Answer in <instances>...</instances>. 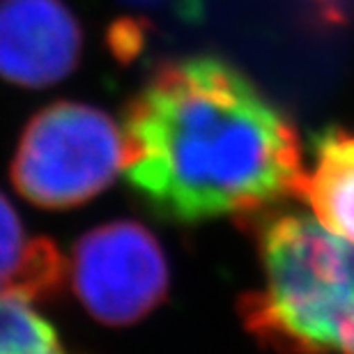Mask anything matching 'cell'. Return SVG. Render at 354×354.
<instances>
[{
	"label": "cell",
	"instance_id": "5b68a950",
	"mask_svg": "<svg viewBox=\"0 0 354 354\" xmlns=\"http://www.w3.org/2000/svg\"><path fill=\"white\" fill-rule=\"evenodd\" d=\"M83 30L65 0H0V79L48 88L79 67Z\"/></svg>",
	"mask_w": 354,
	"mask_h": 354
},
{
	"label": "cell",
	"instance_id": "8992f818",
	"mask_svg": "<svg viewBox=\"0 0 354 354\" xmlns=\"http://www.w3.org/2000/svg\"><path fill=\"white\" fill-rule=\"evenodd\" d=\"M67 276V263L46 237H30L0 191V295L41 299L55 295Z\"/></svg>",
	"mask_w": 354,
	"mask_h": 354
},
{
	"label": "cell",
	"instance_id": "277c9868",
	"mask_svg": "<svg viewBox=\"0 0 354 354\" xmlns=\"http://www.w3.org/2000/svg\"><path fill=\"white\" fill-rule=\"evenodd\" d=\"M67 274L83 308L109 327H129L166 299L168 258L159 239L136 221H111L74 244Z\"/></svg>",
	"mask_w": 354,
	"mask_h": 354
},
{
	"label": "cell",
	"instance_id": "52a82bcc",
	"mask_svg": "<svg viewBox=\"0 0 354 354\" xmlns=\"http://www.w3.org/2000/svg\"><path fill=\"white\" fill-rule=\"evenodd\" d=\"M313 218L341 237L354 239V133L329 129L315 143V161L297 191Z\"/></svg>",
	"mask_w": 354,
	"mask_h": 354
},
{
	"label": "cell",
	"instance_id": "6da1fadb",
	"mask_svg": "<svg viewBox=\"0 0 354 354\" xmlns=\"http://www.w3.org/2000/svg\"><path fill=\"white\" fill-rule=\"evenodd\" d=\"M122 136L129 187L173 223L263 216L306 173L286 113L214 55L164 62L127 106Z\"/></svg>",
	"mask_w": 354,
	"mask_h": 354
},
{
	"label": "cell",
	"instance_id": "3957f363",
	"mask_svg": "<svg viewBox=\"0 0 354 354\" xmlns=\"http://www.w3.org/2000/svg\"><path fill=\"white\" fill-rule=\"evenodd\" d=\"M122 168V129L102 109L55 102L26 124L10 175L28 203L72 209L111 187Z\"/></svg>",
	"mask_w": 354,
	"mask_h": 354
},
{
	"label": "cell",
	"instance_id": "ba28073f",
	"mask_svg": "<svg viewBox=\"0 0 354 354\" xmlns=\"http://www.w3.org/2000/svg\"><path fill=\"white\" fill-rule=\"evenodd\" d=\"M0 354H72L35 301L0 295Z\"/></svg>",
	"mask_w": 354,
	"mask_h": 354
},
{
	"label": "cell",
	"instance_id": "9c48e42d",
	"mask_svg": "<svg viewBox=\"0 0 354 354\" xmlns=\"http://www.w3.org/2000/svg\"><path fill=\"white\" fill-rule=\"evenodd\" d=\"M140 12H168L182 19H198L203 10V0H120Z\"/></svg>",
	"mask_w": 354,
	"mask_h": 354
},
{
	"label": "cell",
	"instance_id": "7a4b0ae2",
	"mask_svg": "<svg viewBox=\"0 0 354 354\" xmlns=\"http://www.w3.org/2000/svg\"><path fill=\"white\" fill-rule=\"evenodd\" d=\"M263 288L239 301L244 327L283 354H354V239L313 216L276 214L258 232Z\"/></svg>",
	"mask_w": 354,
	"mask_h": 354
}]
</instances>
